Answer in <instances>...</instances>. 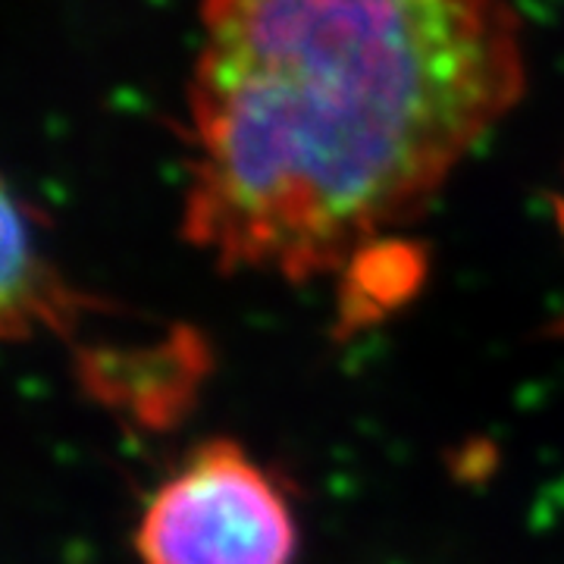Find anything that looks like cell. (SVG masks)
I'll return each instance as SVG.
<instances>
[{
    "instance_id": "6da1fadb",
    "label": "cell",
    "mask_w": 564,
    "mask_h": 564,
    "mask_svg": "<svg viewBox=\"0 0 564 564\" xmlns=\"http://www.w3.org/2000/svg\"><path fill=\"white\" fill-rule=\"evenodd\" d=\"M521 88L508 0H204L182 229L223 270L355 276Z\"/></svg>"
},
{
    "instance_id": "7a4b0ae2",
    "label": "cell",
    "mask_w": 564,
    "mask_h": 564,
    "mask_svg": "<svg viewBox=\"0 0 564 564\" xmlns=\"http://www.w3.org/2000/svg\"><path fill=\"white\" fill-rule=\"evenodd\" d=\"M299 514L282 484L232 440L198 445L148 499L141 564H295Z\"/></svg>"
},
{
    "instance_id": "3957f363",
    "label": "cell",
    "mask_w": 564,
    "mask_h": 564,
    "mask_svg": "<svg viewBox=\"0 0 564 564\" xmlns=\"http://www.w3.org/2000/svg\"><path fill=\"white\" fill-rule=\"evenodd\" d=\"M88 307L47 261L22 204L0 180V339H66L79 333Z\"/></svg>"
}]
</instances>
